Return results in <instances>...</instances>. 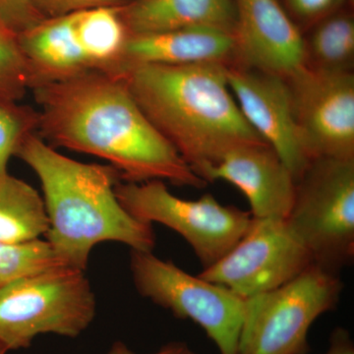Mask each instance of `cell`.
<instances>
[{"label":"cell","instance_id":"obj_1","mask_svg":"<svg viewBox=\"0 0 354 354\" xmlns=\"http://www.w3.org/2000/svg\"><path fill=\"white\" fill-rule=\"evenodd\" d=\"M32 92L37 134L53 148L106 160L122 183L167 180L196 189L208 184L147 118L123 79L91 70Z\"/></svg>","mask_w":354,"mask_h":354},{"label":"cell","instance_id":"obj_2","mask_svg":"<svg viewBox=\"0 0 354 354\" xmlns=\"http://www.w3.org/2000/svg\"><path fill=\"white\" fill-rule=\"evenodd\" d=\"M227 66L145 64L120 77L147 118L204 180L230 151L265 142L230 92Z\"/></svg>","mask_w":354,"mask_h":354},{"label":"cell","instance_id":"obj_3","mask_svg":"<svg viewBox=\"0 0 354 354\" xmlns=\"http://www.w3.org/2000/svg\"><path fill=\"white\" fill-rule=\"evenodd\" d=\"M15 157L38 176L48 218L46 241L65 266L85 272L93 248L106 241L153 252V225L121 206L114 191L120 177L111 165L65 157L37 133L23 141Z\"/></svg>","mask_w":354,"mask_h":354},{"label":"cell","instance_id":"obj_4","mask_svg":"<svg viewBox=\"0 0 354 354\" xmlns=\"http://www.w3.org/2000/svg\"><path fill=\"white\" fill-rule=\"evenodd\" d=\"M97 301L85 272L60 266L0 288V354L31 346L39 335L75 339L90 327Z\"/></svg>","mask_w":354,"mask_h":354},{"label":"cell","instance_id":"obj_5","mask_svg":"<svg viewBox=\"0 0 354 354\" xmlns=\"http://www.w3.org/2000/svg\"><path fill=\"white\" fill-rule=\"evenodd\" d=\"M286 221L313 264L339 276L354 259V160H310Z\"/></svg>","mask_w":354,"mask_h":354},{"label":"cell","instance_id":"obj_6","mask_svg":"<svg viewBox=\"0 0 354 354\" xmlns=\"http://www.w3.org/2000/svg\"><path fill=\"white\" fill-rule=\"evenodd\" d=\"M339 276L317 267L274 290L245 299L239 354H307L317 319L341 298Z\"/></svg>","mask_w":354,"mask_h":354},{"label":"cell","instance_id":"obj_7","mask_svg":"<svg viewBox=\"0 0 354 354\" xmlns=\"http://www.w3.org/2000/svg\"><path fill=\"white\" fill-rule=\"evenodd\" d=\"M133 283L142 297L176 318L199 325L221 354H239L245 298L225 286L192 276L153 252L130 250Z\"/></svg>","mask_w":354,"mask_h":354},{"label":"cell","instance_id":"obj_8","mask_svg":"<svg viewBox=\"0 0 354 354\" xmlns=\"http://www.w3.org/2000/svg\"><path fill=\"white\" fill-rule=\"evenodd\" d=\"M116 197L130 215L145 223H160L174 230L191 246L203 269L215 264L248 230L252 215L221 204L212 194L195 201L172 194L164 181H120Z\"/></svg>","mask_w":354,"mask_h":354},{"label":"cell","instance_id":"obj_9","mask_svg":"<svg viewBox=\"0 0 354 354\" xmlns=\"http://www.w3.org/2000/svg\"><path fill=\"white\" fill-rule=\"evenodd\" d=\"M312 265L286 218L252 216L241 241L199 276L246 299L285 285Z\"/></svg>","mask_w":354,"mask_h":354},{"label":"cell","instance_id":"obj_10","mask_svg":"<svg viewBox=\"0 0 354 354\" xmlns=\"http://www.w3.org/2000/svg\"><path fill=\"white\" fill-rule=\"evenodd\" d=\"M300 142L309 160H354V76L304 66L286 79Z\"/></svg>","mask_w":354,"mask_h":354},{"label":"cell","instance_id":"obj_11","mask_svg":"<svg viewBox=\"0 0 354 354\" xmlns=\"http://www.w3.org/2000/svg\"><path fill=\"white\" fill-rule=\"evenodd\" d=\"M227 79L247 122L276 151L297 180L310 160L298 135L288 80L236 64H227Z\"/></svg>","mask_w":354,"mask_h":354},{"label":"cell","instance_id":"obj_12","mask_svg":"<svg viewBox=\"0 0 354 354\" xmlns=\"http://www.w3.org/2000/svg\"><path fill=\"white\" fill-rule=\"evenodd\" d=\"M234 3V64L286 79L306 66L305 39L277 0Z\"/></svg>","mask_w":354,"mask_h":354},{"label":"cell","instance_id":"obj_13","mask_svg":"<svg viewBox=\"0 0 354 354\" xmlns=\"http://www.w3.org/2000/svg\"><path fill=\"white\" fill-rule=\"evenodd\" d=\"M205 180L234 184L245 195L255 218H288L297 188L292 172L266 142L230 151L207 172Z\"/></svg>","mask_w":354,"mask_h":354},{"label":"cell","instance_id":"obj_14","mask_svg":"<svg viewBox=\"0 0 354 354\" xmlns=\"http://www.w3.org/2000/svg\"><path fill=\"white\" fill-rule=\"evenodd\" d=\"M234 59L232 32L193 27L128 36L122 53L104 73L118 77L140 65L230 64Z\"/></svg>","mask_w":354,"mask_h":354},{"label":"cell","instance_id":"obj_15","mask_svg":"<svg viewBox=\"0 0 354 354\" xmlns=\"http://www.w3.org/2000/svg\"><path fill=\"white\" fill-rule=\"evenodd\" d=\"M29 71L30 91L93 69L74 30L73 16L44 19L18 35Z\"/></svg>","mask_w":354,"mask_h":354},{"label":"cell","instance_id":"obj_16","mask_svg":"<svg viewBox=\"0 0 354 354\" xmlns=\"http://www.w3.org/2000/svg\"><path fill=\"white\" fill-rule=\"evenodd\" d=\"M120 13L128 36L214 28L234 34V0H128Z\"/></svg>","mask_w":354,"mask_h":354},{"label":"cell","instance_id":"obj_17","mask_svg":"<svg viewBox=\"0 0 354 354\" xmlns=\"http://www.w3.org/2000/svg\"><path fill=\"white\" fill-rule=\"evenodd\" d=\"M48 230L43 197L22 179L0 176V242L27 243Z\"/></svg>","mask_w":354,"mask_h":354},{"label":"cell","instance_id":"obj_18","mask_svg":"<svg viewBox=\"0 0 354 354\" xmlns=\"http://www.w3.org/2000/svg\"><path fill=\"white\" fill-rule=\"evenodd\" d=\"M120 7H97L72 14L77 38L93 69L106 72L122 53L128 38Z\"/></svg>","mask_w":354,"mask_h":354},{"label":"cell","instance_id":"obj_19","mask_svg":"<svg viewBox=\"0 0 354 354\" xmlns=\"http://www.w3.org/2000/svg\"><path fill=\"white\" fill-rule=\"evenodd\" d=\"M306 66L328 71H351L354 62V22L335 15L317 26L305 39Z\"/></svg>","mask_w":354,"mask_h":354},{"label":"cell","instance_id":"obj_20","mask_svg":"<svg viewBox=\"0 0 354 354\" xmlns=\"http://www.w3.org/2000/svg\"><path fill=\"white\" fill-rule=\"evenodd\" d=\"M60 266L65 265L46 241L21 244L0 242V288L23 277Z\"/></svg>","mask_w":354,"mask_h":354},{"label":"cell","instance_id":"obj_21","mask_svg":"<svg viewBox=\"0 0 354 354\" xmlns=\"http://www.w3.org/2000/svg\"><path fill=\"white\" fill-rule=\"evenodd\" d=\"M38 127V111L0 97V176L7 174L9 160Z\"/></svg>","mask_w":354,"mask_h":354},{"label":"cell","instance_id":"obj_22","mask_svg":"<svg viewBox=\"0 0 354 354\" xmlns=\"http://www.w3.org/2000/svg\"><path fill=\"white\" fill-rule=\"evenodd\" d=\"M28 91L29 71L18 35L0 22V97L19 102Z\"/></svg>","mask_w":354,"mask_h":354},{"label":"cell","instance_id":"obj_23","mask_svg":"<svg viewBox=\"0 0 354 354\" xmlns=\"http://www.w3.org/2000/svg\"><path fill=\"white\" fill-rule=\"evenodd\" d=\"M128 0H32V6L44 18L62 17L97 7H120Z\"/></svg>","mask_w":354,"mask_h":354},{"label":"cell","instance_id":"obj_24","mask_svg":"<svg viewBox=\"0 0 354 354\" xmlns=\"http://www.w3.org/2000/svg\"><path fill=\"white\" fill-rule=\"evenodd\" d=\"M32 0H0V22L19 35L43 21Z\"/></svg>","mask_w":354,"mask_h":354},{"label":"cell","instance_id":"obj_25","mask_svg":"<svg viewBox=\"0 0 354 354\" xmlns=\"http://www.w3.org/2000/svg\"><path fill=\"white\" fill-rule=\"evenodd\" d=\"M342 0H286L288 7L298 18L313 20L334 11Z\"/></svg>","mask_w":354,"mask_h":354},{"label":"cell","instance_id":"obj_26","mask_svg":"<svg viewBox=\"0 0 354 354\" xmlns=\"http://www.w3.org/2000/svg\"><path fill=\"white\" fill-rule=\"evenodd\" d=\"M323 354H354V344L348 330L344 328L333 330L329 348Z\"/></svg>","mask_w":354,"mask_h":354},{"label":"cell","instance_id":"obj_27","mask_svg":"<svg viewBox=\"0 0 354 354\" xmlns=\"http://www.w3.org/2000/svg\"><path fill=\"white\" fill-rule=\"evenodd\" d=\"M188 348L184 342H172L169 344H165L158 349L157 353L152 354H186L187 353ZM106 354H136L133 353L131 349L128 348L127 344H123L122 342H115L109 349V353Z\"/></svg>","mask_w":354,"mask_h":354},{"label":"cell","instance_id":"obj_28","mask_svg":"<svg viewBox=\"0 0 354 354\" xmlns=\"http://www.w3.org/2000/svg\"><path fill=\"white\" fill-rule=\"evenodd\" d=\"M186 354H198L196 353H194V351H191V349H188L187 353Z\"/></svg>","mask_w":354,"mask_h":354}]
</instances>
